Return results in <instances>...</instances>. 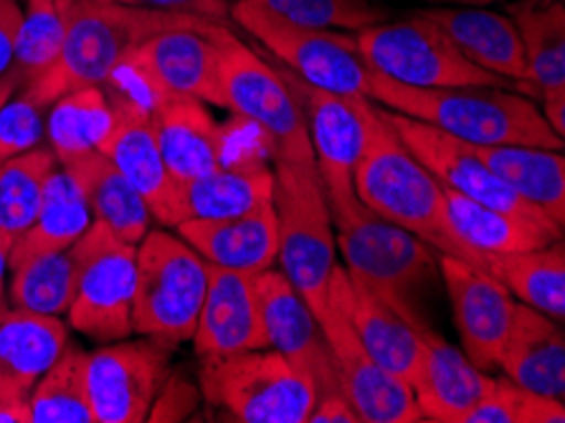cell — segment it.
<instances>
[{
  "mask_svg": "<svg viewBox=\"0 0 565 423\" xmlns=\"http://www.w3.org/2000/svg\"><path fill=\"white\" fill-rule=\"evenodd\" d=\"M11 279V305L36 315L62 317L68 313L76 289V256L72 246L25 258Z\"/></svg>",
  "mask_w": 565,
  "mask_h": 423,
  "instance_id": "f35d334b",
  "label": "cell"
},
{
  "mask_svg": "<svg viewBox=\"0 0 565 423\" xmlns=\"http://www.w3.org/2000/svg\"><path fill=\"white\" fill-rule=\"evenodd\" d=\"M51 3H54L58 15H64L66 11H72V8H74L76 3H82V0H51Z\"/></svg>",
  "mask_w": 565,
  "mask_h": 423,
  "instance_id": "816d5d0a",
  "label": "cell"
},
{
  "mask_svg": "<svg viewBox=\"0 0 565 423\" xmlns=\"http://www.w3.org/2000/svg\"><path fill=\"white\" fill-rule=\"evenodd\" d=\"M23 3H31V0H21V6H23Z\"/></svg>",
  "mask_w": 565,
  "mask_h": 423,
  "instance_id": "db71d44e",
  "label": "cell"
},
{
  "mask_svg": "<svg viewBox=\"0 0 565 423\" xmlns=\"http://www.w3.org/2000/svg\"><path fill=\"white\" fill-rule=\"evenodd\" d=\"M193 388L178 381V378H166V383H162L158 399L148 413V421H181L193 411Z\"/></svg>",
  "mask_w": 565,
  "mask_h": 423,
  "instance_id": "ee69618b",
  "label": "cell"
},
{
  "mask_svg": "<svg viewBox=\"0 0 565 423\" xmlns=\"http://www.w3.org/2000/svg\"><path fill=\"white\" fill-rule=\"evenodd\" d=\"M115 129V105L105 86H76L49 109L46 140L58 166L107 148Z\"/></svg>",
  "mask_w": 565,
  "mask_h": 423,
  "instance_id": "d6a6232c",
  "label": "cell"
},
{
  "mask_svg": "<svg viewBox=\"0 0 565 423\" xmlns=\"http://www.w3.org/2000/svg\"><path fill=\"white\" fill-rule=\"evenodd\" d=\"M328 299L342 307L371 358L404 383L414 385L422 366V338L416 327H411L396 309L385 305L340 264L332 269Z\"/></svg>",
  "mask_w": 565,
  "mask_h": 423,
  "instance_id": "44dd1931",
  "label": "cell"
},
{
  "mask_svg": "<svg viewBox=\"0 0 565 423\" xmlns=\"http://www.w3.org/2000/svg\"><path fill=\"white\" fill-rule=\"evenodd\" d=\"M510 13L527 62L515 92L535 99L565 92V0H518Z\"/></svg>",
  "mask_w": 565,
  "mask_h": 423,
  "instance_id": "f1b7e54d",
  "label": "cell"
},
{
  "mask_svg": "<svg viewBox=\"0 0 565 423\" xmlns=\"http://www.w3.org/2000/svg\"><path fill=\"white\" fill-rule=\"evenodd\" d=\"M150 119L162 160L178 186L231 160L228 129L211 117L205 102L160 97L150 102Z\"/></svg>",
  "mask_w": 565,
  "mask_h": 423,
  "instance_id": "7402d4cb",
  "label": "cell"
},
{
  "mask_svg": "<svg viewBox=\"0 0 565 423\" xmlns=\"http://www.w3.org/2000/svg\"><path fill=\"white\" fill-rule=\"evenodd\" d=\"M484 272L500 279L522 305L541 309L563 322L565 317V252L563 241L525 252L482 254Z\"/></svg>",
  "mask_w": 565,
  "mask_h": 423,
  "instance_id": "e575fe53",
  "label": "cell"
},
{
  "mask_svg": "<svg viewBox=\"0 0 565 423\" xmlns=\"http://www.w3.org/2000/svg\"><path fill=\"white\" fill-rule=\"evenodd\" d=\"M267 201H274V170L259 158L228 160L178 186V223L231 219Z\"/></svg>",
  "mask_w": 565,
  "mask_h": 423,
  "instance_id": "83f0119b",
  "label": "cell"
},
{
  "mask_svg": "<svg viewBox=\"0 0 565 423\" xmlns=\"http://www.w3.org/2000/svg\"><path fill=\"white\" fill-rule=\"evenodd\" d=\"M295 92L299 107L305 112L307 133H310L315 166L320 172L324 198L353 195V172L361 155L363 125L358 115V99L345 97L299 80L289 68H277Z\"/></svg>",
  "mask_w": 565,
  "mask_h": 423,
  "instance_id": "e0dca14e",
  "label": "cell"
},
{
  "mask_svg": "<svg viewBox=\"0 0 565 423\" xmlns=\"http://www.w3.org/2000/svg\"><path fill=\"white\" fill-rule=\"evenodd\" d=\"M429 3H459V6H490L498 0H429Z\"/></svg>",
  "mask_w": 565,
  "mask_h": 423,
  "instance_id": "f907efd6",
  "label": "cell"
},
{
  "mask_svg": "<svg viewBox=\"0 0 565 423\" xmlns=\"http://www.w3.org/2000/svg\"><path fill=\"white\" fill-rule=\"evenodd\" d=\"M444 203H447V215L454 233H457L461 244L479 256L525 252V248L563 241V236L541 226V223L490 209V205L477 203L472 198L451 191V188H444Z\"/></svg>",
  "mask_w": 565,
  "mask_h": 423,
  "instance_id": "836d02e7",
  "label": "cell"
},
{
  "mask_svg": "<svg viewBox=\"0 0 565 423\" xmlns=\"http://www.w3.org/2000/svg\"><path fill=\"white\" fill-rule=\"evenodd\" d=\"M281 272L320 319L335 269V229L315 160H274Z\"/></svg>",
  "mask_w": 565,
  "mask_h": 423,
  "instance_id": "5b68a950",
  "label": "cell"
},
{
  "mask_svg": "<svg viewBox=\"0 0 565 423\" xmlns=\"http://www.w3.org/2000/svg\"><path fill=\"white\" fill-rule=\"evenodd\" d=\"M178 236L205 262L226 269L259 274L279 256V219L274 201L231 215V219H191L178 223Z\"/></svg>",
  "mask_w": 565,
  "mask_h": 423,
  "instance_id": "603a6c76",
  "label": "cell"
},
{
  "mask_svg": "<svg viewBox=\"0 0 565 423\" xmlns=\"http://www.w3.org/2000/svg\"><path fill=\"white\" fill-rule=\"evenodd\" d=\"M76 289L68 305V325L97 342H117L132 335L135 244L117 239L102 221L72 246Z\"/></svg>",
  "mask_w": 565,
  "mask_h": 423,
  "instance_id": "8fae6325",
  "label": "cell"
},
{
  "mask_svg": "<svg viewBox=\"0 0 565 423\" xmlns=\"http://www.w3.org/2000/svg\"><path fill=\"white\" fill-rule=\"evenodd\" d=\"M541 102H543L541 112H543L545 123L551 125L555 135L563 137L565 135V92L547 94V97H543Z\"/></svg>",
  "mask_w": 565,
  "mask_h": 423,
  "instance_id": "7dc6e473",
  "label": "cell"
},
{
  "mask_svg": "<svg viewBox=\"0 0 565 423\" xmlns=\"http://www.w3.org/2000/svg\"><path fill=\"white\" fill-rule=\"evenodd\" d=\"M201 388L244 423H307L317 403L312 378L271 348L203 358Z\"/></svg>",
  "mask_w": 565,
  "mask_h": 423,
  "instance_id": "ba28073f",
  "label": "cell"
},
{
  "mask_svg": "<svg viewBox=\"0 0 565 423\" xmlns=\"http://www.w3.org/2000/svg\"><path fill=\"white\" fill-rule=\"evenodd\" d=\"M0 423H31L29 399H0Z\"/></svg>",
  "mask_w": 565,
  "mask_h": 423,
  "instance_id": "c3c4849f",
  "label": "cell"
},
{
  "mask_svg": "<svg viewBox=\"0 0 565 423\" xmlns=\"http://www.w3.org/2000/svg\"><path fill=\"white\" fill-rule=\"evenodd\" d=\"M209 31L173 29L145 39L105 86L140 99L145 107L160 97H195L226 107L218 84V51Z\"/></svg>",
  "mask_w": 565,
  "mask_h": 423,
  "instance_id": "7c38bea8",
  "label": "cell"
},
{
  "mask_svg": "<svg viewBox=\"0 0 565 423\" xmlns=\"http://www.w3.org/2000/svg\"><path fill=\"white\" fill-rule=\"evenodd\" d=\"M64 43L58 62L23 92L39 107L49 109L76 86H105L127 56L145 39L173 29L209 31L211 21L199 15L152 11L113 0H82L62 15Z\"/></svg>",
  "mask_w": 565,
  "mask_h": 423,
  "instance_id": "3957f363",
  "label": "cell"
},
{
  "mask_svg": "<svg viewBox=\"0 0 565 423\" xmlns=\"http://www.w3.org/2000/svg\"><path fill=\"white\" fill-rule=\"evenodd\" d=\"M498 368L527 391L565 399V335L558 319L518 302L510 332L502 342Z\"/></svg>",
  "mask_w": 565,
  "mask_h": 423,
  "instance_id": "d4e9b609",
  "label": "cell"
},
{
  "mask_svg": "<svg viewBox=\"0 0 565 423\" xmlns=\"http://www.w3.org/2000/svg\"><path fill=\"white\" fill-rule=\"evenodd\" d=\"M328 205L345 269L396 309L411 327H426V319L418 313V292L439 269V256L431 254V246L381 219L355 193L332 201L328 198Z\"/></svg>",
  "mask_w": 565,
  "mask_h": 423,
  "instance_id": "277c9868",
  "label": "cell"
},
{
  "mask_svg": "<svg viewBox=\"0 0 565 423\" xmlns=\"http://www.w3.org/2000/svg\"><path fill=\"white\" fill-rule=\"evenodd\" d=\"M307 423H361L353 403L348 401V395L342 391L324 393L317 399L315 409L310 413Z\"/></svg>",
  "mask_w": 565,
  "mask_h": 423,
  "instance_id": "bcb514c9",
  "label": "cell"
},
{
  "mask_svg": "<svg viewBox=\"0 0 565 423\" xmlns=\"http://www.w3.org/2000/svg\"><path fill=\"white\" fill-rule=\"evenodd\" d=\"M76 180L79 191L89 203L92 219L102 221L127 244H140L145 233L150 231L152 213L145 198L135 191L130 180L107 155L92 152L84 158L62 166Z\"/></svg>",
  "mask_w": 565,
  "mask_h": 423,
  "instance_id": "f546056e",
  "label": "cell"
},
{
  "mask_svg": "<svg viewBox=\"0 0 565 423\" xmlns=\"http://www.w3.org/2000/svg\"><path fill=\"white\" fill-rule=\"evenodd\" d=\"M113 3L152 8V11H166V13L199 15V19L218 23V25L231 23V6L226 0H113Z\"/></svg>",
  "mask_w": 565,
  "mask_h": 423,
  "instance_id": "7bdbcfd3",
  "label": "cell"
},
{
  "mask_svg": "<svg viewBox=\"0 0 565 423\" xmlns=\"http://www.w3.org/2000/svg\"><path fill=\"white\" fill-rule=\"evenodd\" d=\"M231 19L259 39L299 80L345 97H367L371 68L358 51L355 36L299 25L256 0H238L231 6Z\"/></svg>",
  "mask_w": 565,
  "mask_h": 423,
  "instance_id": "9c48e42d",
  "label": "cell"
},
{
  "mask_svg": "<svg viewBox=\"0 0 565 423\" xmlns=\"http://www.w3.org/2000/svg\"><path fill=\"white\" fill-rule=\"evenodd\" d=\"M109 99L115 105V129L102 155H107L145 198L152 219L166 226H178V183L160 155L150 107L125 92L109 94Z\"/></svg>",
  "mask_w": 565,
  "mask_h": 423,
  "instance_id": "d6986e66",
  "label": "cell"
},
{
  "mask_svg": "<svg viewBox=\"0 0 565 423\" xmlns=\"http://www.w3.org/2000/svg\"><path fill=\"white\" fill-rule=\"evenodd\" d=\"M256 3L312 29L358 33L388 21V11L375 0H256Z\"/></svg>",
  "mask_w": 565,
  "mask_h": 423,
  "instance_id": "60d3db41",
  "label": "cell"
},
{
  "mask_svg": "<svg viewBox=\"0 0 565 423\" xmlns=\"http://www.w3.org/2000/svg\"><path fill=\"white\" fill-rule=\"evenodd\" d=\"M66 345L68 327L58 317L6 309L0 317V399H29Z\"/></svg>",
  "mask_w": 565,
  "mask_h": 423,
  "instance_id": "484cf974",
  "label": "cell"
},
{
  "mask_svg": "<svg viewBox=\"0 0 565 423\" xmlns=\"http://www.w3.org/2000/svg\"><path fill=\"white\" fill-rule=\"evenodd\" d=\"M58 160L51 148H33L0 162V231L15 241L31 226L44 201V188Z\"/></svg>",
  "mask_w": 565,
  "mask_h": 423,
  "instance_id": "74e56055",
  "label": "cell"
},
{
  "mask_svg": "<svg viewBox=\"0 0 565 423\" xmlns=\"http://www.w3.org/2000/svg\"><path fill=\"white\" fill-rule=\"evenodd\" d=\"M320 327L324 340L330 345L342 393L353 403L358 419L365 423L424 421L414 388L371 358V352L365 350V345L358 338V332L338 302L328 299V309L320 317Z\"/></svg>",
  "mask_w": 565,
  "mask_h": 423,
  "instance_id": "9a60e30c",
  "label": "cell"
},
{
  "mask_svg": "<svg viewBox=\"0 0 565 423\" xmlns=\"http://www.w3.org/2000/svg\"><path fill=\"white\" fill-rule=\"evenodd\" d=\"M565 403L533 393L512 383L510 378H494L492 388L467 413L461 423H563Z\"/></svg>",
  "mask_w": 565,
  "mask_h": 423,
  "instance_id": "ab89813d",
  "label": "cell"
},
{
  "mask_svg": "<svg viewBox=\"0 0 565 423\" xmlns=\"http://www.w3.org/2000/svg\"><path fill=\"white\" fill-rule=\"evenodd\" d=\"M170 345L156 338L117 340L87 352L94 423H142L168 378Z\"/></svg>",
  "mask_w": 565,
  "mask_h": 423,
  "instance_id": "5bb4252c",
  "label": "cell"
},
{
  "mask_svg": "<svg viewBox=\"0 0 565 423\" xmlns=\"http://www.w3.org/2000/svg\"><path fill=\"white\" fill-rule=\"evenodd\" d=\"M422 366L414 381V395L424 421L461 423L492 388V376L467 360L461 350L439 338L429 325L418 330Z\"/></svg>",
  "mask_w": 565,
  "mask_h": 423,
  "instance_id": "cb8c5ba5",
  "label": "cell"
},
{
  "mask_svg": "<svg viewBox=\"0 0 565 423\" xmlns=\"http://www.w3.org/2000/svg\"><path fill=\"white\" fill-rule=\"evenodd\" d=\"M21 21H23L21 0H0V107L8 102V97L3 94V82L13 62L15 39H19Z\"/></svg>",
  "mask_w": 565,
  "mask_h": 423,
  "instance_id": "f6af8a7d",
  "label": "cell"
},
{
  "mask_svg": "<svg viewBox=\"0 0 565 423\" xmlns=\"http://www.w3.org/2000/svg\"><path fill=\"white\" fill-rule=\"evenodd\" d=\"M383 115L393 127V133L401 137V142L414 152V158L422 162L444 188H451V191L472 198V201L482 205H490V209L541 223V226L563 236V226H558V223H555L543 209H537L535 203H530L527 198H522L520 193L512 191L510 186H504L502 180L477 158L472 145L467 140H459V137L426 123H418V119L398 115V112L396 115H388V112L383 109Z\"/></svg>",
  "mask_w": 565,
  "mask_h": 423,
  "instance_id": "4fadbf2b",
  "label": "cell"
},
{
  "mask_svg": "<svg viewBox=\"0 0 565 423\" xmlns=\"http://www.w3.org/2000/svg\"><path fill=\"white\" fill-rule=\"evenodd\" d=\"M254 276L209 264V287L191 338L201 360L269 348Z\"/></svg>",
  "mask_w": 565,
  "mask_h": 423,
  "instance_id": "ffe728a7",
  "label": "cell"
},
{
  "mask_svg": "<svg viewBox=\"0 0 565 423\" xmlns=\"http://www.w3.org/2000/svg\"><path fill=\"white\" fill-rule=\"evenodd\" d=\"M31 423H94L87 391V352L68 342L29 395Z\"/></svg>",
  "mask_w": 565,
  "mask_h": 423,
  "instance_id": "d590c367",
  "label": "cell"
},
{
  "mask_svg": "<svg viewBox=\"0 0 565 423\" xmlns=\"http://www.w3.org/2000/svg\"><path fill=\"white\" fill-rule=\"evenodd\" d=\"M226 109L252 123L271 145V160H315L305 112L277 66L267 64L228 25L213 31Z\"/></svg>",
  "mask_w": 565,
  "mask_h": 423,
  "instance_id": "52a82bcc",
  "label": "cell"
},
{
  "mask_svg": "<svg viewBox=\"0 0 565 423\" xmlns=\"http://www.w3.org/2000/svg\"><path fill=\"white\" fill-rule=\"evenodd\" d=\"M363 125L361 155H358L353 188L361 203L381 219L396 223L439 254H447L484 272L482 256L465 246L454 233L444 188L422 162L414 158L385 119L373 99H358Z\"/></svg>",
  "mask_w": 565,
  "mask_h": 423,
  "instance_id": "6da1fadb",
  "label": "cell"
},
{
  "mask_svg": "<svg viewBox=\"0 0 565 423\" xmlns=\"http://www.w3.org/2000/svg\"><path fill=\"white\" fill-rule=\"evenodd\" d=\"M92 211L76 180L58 166L51 172L44 188V201L36 219L13 241L8 254V269L23 264L25 258L64 252L74 246L84 231L92 226Z\"/></svg>",
  "mask_w": 565,
  "mask_h": 423,
  "instance_id": "1f68e13d",
  "label": "cell"
},
{
  "mask_svg": "<svg viewBox=\"0 0 565 423\" xmlns=\"http://www.w3.org/2000/svg\"><path fill=\"white\" fill-rule=\"evenodd\" d=\"M439 272L449 292L461 352L472 366L490 373L498 368V356L515 317L518 299L500 279L461 258L439 254Z\"/></svg>",
  "mask_w": 565,
  "mask_h": 423,
  "instance_id": "2e32d148",
  "label": "cell"
},
{
  "mask_svg": "<svg viewBox=\"0 0 565 423\" xmlns=\"http://www.w3.org/2000/svg\"><path fill=\"white\" fill-rule=\"evenodd\" d=\"M11 246H13V241H11V239H8L3 231H0V305H6V302H3V289H6L8 254H11Z\"/></svg>",
  "mask_w": 565,
  "mask_h": 423,
  "instance_id": "681fc988",
  "label": "cell"
},
{
  "mask_svg": "<svg viewBox=\"0 0 565 423\" xmlns=\"http://www.w3.org/2000/svg\"><path fill=\"white\" fill-rule=\"evenodd\" d=\"M358 51L371 72L411 86H500L510 80L475 66L439 25L418 11L398 23H375L355 33Z\"/></svg>",
  "mask_w": 565,
  "mask_h": 423,
  "instance_id": "30bf717a",
  "label": "cell"
},
{
  "mask_svg": "<svg viewBox=\"0 0 565 423\" xmlns=\"http://www.w3.org/2000/svg\"><path fill=\"white\" fill-rule=\"evenodd\" d=\"M46 109L25 94H15L0 107V162L39 148L46 137Z\"/></svg>",
  "mask_w": 565,
  "mask_h": 423,
  "instance_id": "b9f144b4",
  "label": "cell"
},
{
  "mask_svg": "<svg viewBox=\"0 0 565 423\" xmlns=\"http://www.w3.org/2000/svg\"><path fill=\"white\" fill-rule=\"evenodd\" d=\"M256 297L262 305L264 327H267L269 348L305 370L317 385V399L324 393L342 391L330 345L324 340L320 319L310 305L287 279L285 272L264 269L254 276Z\"/></svg>",
  "mask_w": 565,
  "mask_h": 423,
  "instance_id": "ac0fdd59",
  "label": "cell"
},
{
  "mask_svg": "<svg viewBox=\"0 0 565 423\" xmlns=\"http://www.w3.org/2000/svg\"><path fill=\"white\" fill-rule=\"evenodd\" d=\"M367 99L475 145L563 150V137L545 123L541 107L520 92L500 86H411L371 72Z\"/></svg>",
  "mask_w": 565,
  "mask_h": 423,
  "instance_id": "7a4b0ae2",
  "label": "cell"
},
{
  "mask_svg": "<svg viewBox=\"0 0 565 423\" xmlns=\"http://www.w3.org/2000/svg\"><path fill=\"white\" fill-rule=\"evenodd\" d=\"M472 145L479 160L504 186L527 198L537 209L563 226L565 223V158L563 150L533 148V145Z\"/></svg>",
  "mask_w": 565,
  "mask_h": 423,
  "instance_id": "4dcf8cb0",
  "label": "cell"
},
{
  "mask_svg": "<svg viewBox=\"0 0 565 423\" xmlns=\"http://www.w3.org/2000/svg\"><path fill=\"white\" fill-rule=\"evenodd\" d=\"M64 23L51 0H31L23 3V21L15 39L13 62L8 68L3 94L8 99L23 92L31 82L44 76L62 56Z\"/></svg>",
  "mask_w": 565,
  "mask_h": 423,
  "instance_id": "8d00e7d4",
  "label": "cell"
},
{
  "mask_svg": "<svg viewBox=\"0 0 565 423\" xmlns=\"http://www.w3.org/2000/svg\"><path fill=\"white\" fill-rule=\"evenodd\" d=\"M209 287V262L168 231H148L135 252L132 332L170 348L191 340Z\"/></svg>",
  "mask_w": 565,
  "mask_h": 423,
  "instance_id": "8992f818",
  "label": "cell"
},
{
  "mask_svg": "<svg viewBox=\"0 0 565 423\" xmlns=\"http://www.w3.org/2000/svg\"><path fill=\"white\" fill-rule=\"evenodd\" d=\"M426 19L447 33L461 54L484 72L525 82L527 62L518 25L508 15L482 8H426Z\"/></svg>",
  "mask_w": 565,
  "mask_h": 423,
  "instance_id": "4316f807",
  "label": "cell"
},
{
  "mask_svg": "<svg viewBox=\"0 0 565 423\" xmlns=\"http://www.w3.org/2000/svg\"><path fill=\"white\" fill-rule=\"evenodd\" d=\"M6 309H8L6 305H0V317H3V313H6Z\"/></svg>",
  "mask_w": 565,
  "mask_h": 423,
  "instance_id": "f5cc1de1",
  "label": "cell"
}]
</instances>
